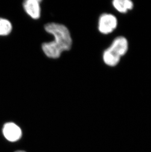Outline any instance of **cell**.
Instances as JSON below:
<instances>
[{
  "instance_id": "obj_1",
  "label": "cell",
  "mask_w": 151,
  "mask_h": 152,
  "mask_svg": "<svg viewBox=\"0 0 151 152\" xmlns=\"http://www.w3.org/2000/svg\"><path fill=\"white\" fill-rule=\"evenodd\" d=\"M44 29L54 37L53 41L42 45V50L47 57L57 59L63 52L71 48L72 39L67 27L59 23H49L45 25Z\"/></svg>"
},
{
  "instance_id": "obj_2",
  "label": "cell",
  "mask_w": 151,
  "mask_h": 152,
  "mask_svg": "<svg viewBox=\"0 0 151 152\" xmlns=\"http://www.w3.org/2000/svg\"><path fill=\"white\" fill-rule=\"evenodd\" d=\"M128 49L127 39L123 37H117L103 53V61L108 66H115L119 63L121 57L126 54Z\"/></svg>"
},
{
  "instance_id": "obj_3",
  "label": "cell",
  "mask_w": 151,
  "mask_h": 152,
  "mask_svg": "<svg viewBox=\"0 0 151 152\" xmlns=\"http://www.w3.org/2000/svg\"><path fill=\"white\" fill-rule=\"evenodd\" d=\"M117 26V19L113 15L105 13L99 18V31L103 34H107L111 33L116 28Z\"/></svg>"
},
{
  "instance_id": "obj_4",
  "label": "cell",
  "mask_w": 151,
  "mask_h": 152,
  "mask_svg": "<svg viewBox=\"0 0 151 152\" xmlns=\"http://www.w3.org/2000/svg\"><path fill=\"white\" fill-rule=\"evenodd\" d=\"M3 134L7 140L15 142L21 137V129L13 123H7L3 129Z\"/></svg>"
},
{
  "instance_id": "obj_5",
  "label": "cell",
  "mask_w": 151,
  "mask_h": 152,
  "mask_svg": "<svg viewBox=\"0 0 151 152\" xmlns=\"http://www.w3.org/2000/svg\"><path fill=\"white\" fill-rule=\"evenodd\" d=\"M40 1L39 0H27L23 3L26 13L34 20L38 19L41 16Z\"/></svg>"
},
{
  "instance_id": "obj_6",
  "label": "cell",
  "mask_w": 151,
  "mask_h": 152,
  "mask_svg": "<svg viewBox=\"0 0 151 152\" xmlns=\"http://www.w3.org/2000/svg\"><path fill=\"white\" fill-rule=\"evenodd\" d=\"M113 4L115 9L121 13H126L134 7V4L130 0H114Z\"/></svg>"
},
{
  "instance_id": "obj_7",
  "label": "cell",
  "mask_w": 151,
  "mask_h": 152,
  "mask_svg": "<svg viewBox=\"0 0 151 152\" xmlns=\"http://www.w3.org/2000/svg\"><path fill=\"white\" fill-rule=\"evenodd\" d=\"M12 30V23L6 19L0 18V36L9 35Z\"/></svg>"
},
{
  "instance_id": "obj_8",
  "label": "cell",
  "mask_w": 151,
  "mask_h": 152,
  "mask_svg": "<svg viewBox=\"0 0 151 152\" xmlns=\"http://www.w3.org/2000/svg\"><path fill=\"white\" fill-rule=\"evenodd\" d=\"M25 152V151H16V152Z\"/></svg>"
}]
</instances>
